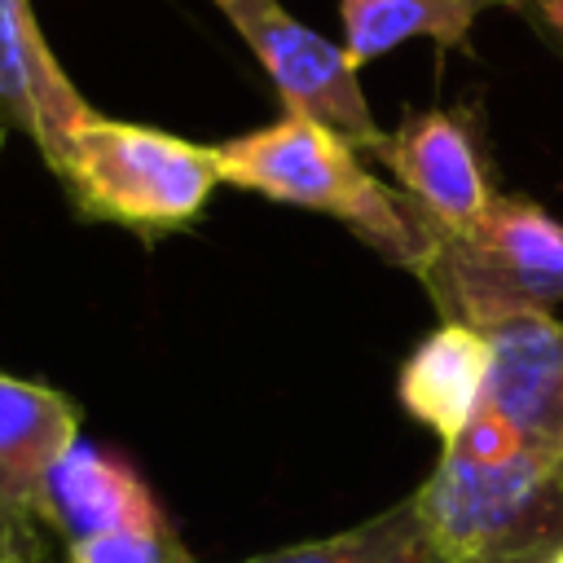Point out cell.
I'll list each match as a JSON object with an SVG mask.
<instances>
[{"label":"cell","instance_id":"obj_1","mask_svg":"<svg viewBox=\"0 0 563 563\" xmlns=\"http://www.w3.org/2000/svg\"><path fill=\"white\" fill-rule=\"evenodd\" d=\"M216 167L220 180L246 194L343 220L374 255L405 273H418L431 255L435 224L400 189L383 185L352 141L308 114L286 110L277 123L220 141Z\"/></svg>","mask_w":563,"mask_h":563},{"label":"cell","instance_id":"obj_8","mask_svg":"<svg viewBox=\"0 0 563 563\" xmlns=\"http://www.w3.org/2000/svg\"><path fill=\"white\" fill-rule=\"evenodd\" d=\"M0 119L9 132L31 136L48 167L66 158L70 136L92 119V106L44 44L31 0H0Z\"/></svg>","mask_w":563,"mask_h":563},{"label":"cell","instance_id":"obj_15","mask_svg":"<svg viewBox=\"0 0 563 563\" xmlns=\"http://www.w3.org/2000/svg\"><path fill=\"white\" fill-rule=\"evenodd\" d=\"M510 9H519L541 35H550L563 48V0H506Z\"/></svg>","mask_w":563,"mask_h":563},{"label":"cell","instance_id":"obj_17","mask_svg":"<svg viewBox=\"0 0 563 563\" xmlns=\"http://www.w3.org/2000/svg\"><path fill=\"white\" fill-rule=\"evenodd\" d=\"M0 563H35V554H9V559H0Z\"/></svg>","mask_w":563,"mask_h":563},{"label":"cell","instance_id":"obj_19","mask_svg":"<svg viewBox=\"0 0 563 563\" xmlns=\"http://www.w3.org/2000/svg\"><path fill=\"white\" fill-rule=\"evenodd\" d=\"M554 563H563V550H559V554H554Z\"/></svg>","mask_w":563,"mask_h":563},{"label":"cell","instance_id":"obj_2","mask_svg":"<svg viewBox=\"0 0 563 563\" xmlns=\"http://www.w3.org/2000/svg\"><path fill=\"white\" fill-rule=\"evenodd\" d=\"M413 506L440 563H554L563 550V457L519 449L501 462H471L440 449Z\"/></svg>","mask_w":563,"mask_h":563},{"label":"cell","instance_id":"obj_9","mask_svg":"<svg viewBox=\"0 0 563 563\" xmlns=\"http://www.w3.org/2000/svg\"><path fill=\"white\" fill-rule=\"evenodd\" d=\"M40 519L57 528L70 545L106 532H132V528H163L167 515L141 471L92 440H75L62 462L48 471L40 488Z\"/></svg>","mask_w":563,"mask_h":563},{"label":"cell","instance_id":"obj_12","mask_svg":"<svg viewBox=\"0 0 563 563\" xmlns=\"http://www.w3.org/2000/svg\"><path fill=\"white\" fill-rule=\"evenodd\" d=\"M506 0H339L343 48L356 66L387 57L405 40H435L440 48H466L479 13Z\"/></svg>","mask_w":563,"mask_h":563},{"label":"cell","instance_id":"obj_18","mask_svg":"<svg viewBox=\"0 0 563 563\" xmlns=\"http://www.w3.org/2000/svg\"><path fill=\"white\" fill-rule=\"evenodd\" d=\"M4 136H9V123H4V119H0V145H4Z\"/></svg>","mask_w":563,"mask_h":563},{"label":"cell","instance_id":"obj_13","mask_svg":"<svg viewBox=\"0 0 563 563\" xmlns=\"http://www.w3.org/2000/svg\"><path fill=\"white\" fill-rule=\"evenodd\" d=\"M246 563H440V554L431 550L413 497H405L356 528H343L321 541H299Z\"/></svg>","mask_w":563,"mask_h":563},{"label":"cell","instance_id":"obj_16","mask_svg":"<svg viewBox=\"0 0 563 563\" xmlns=\"http://www.w3.org/2000/svg\"><path fill=\"white\" fill-rule=\"evenodd\" d=\"M31 523H22V519H13L4 506H0V559H9V554H35L31 550V532H26Z\"/></svg>","mask_w":563,"mask_h":563},{"label":"cell","instance_id":"obj_3","mask_svg":"<svg viewBox=\"0 0 563 563\" xmlns=\"http://www.w3.org/2000/svg\"><path fill=\"white\" fill-rule=\"evenodd\" d=\"M53 176L88 220L119 224L141 238L189 229L220 185L216 145L128 119H106L97 110L70 136Z\"/></svg>","mask_w":563,"mask_h":563},{"label":"cell","instance_id":"obj_11","mask_svg":"<svg viewBox=\"0 0 563 563\" xmlns=\"http://www.w3.org/2000/svg\"><path fill=\"white\" fill-rule=\"evenodd\" d=\"M493 369V343L484 330L440 321L405 361L396 374V400L400 409L440 435V449H449L466 422L475 418L484 387Z\"/></svg>","mask_w":563,"mask_h":563},{"label":"cell","instance_id":"obj_5","mask_svg":"<svg viewBox=\"0 0 563 563\" xmlns=\"http://www.w3.org/2000/svg\"><path fill=\"white\" fill-rule=\"evenodd\" d=\"M211 4L246 40V48L268 70L290 114L317 119L356 150H369L383 136L356 79L361 66L347 57L343 44H330L325 35L303 26L282 0H211Z\"/></svg>","mask_w":563,"mask_h":563},{"label":"cell","instance_id":"obj_6","mask_svg":"<svg viewBox=\"0 0 563 563\" xmlns=\"http://www.w3.org/2000/svg\"><path fill=\"white\" fill-rule=\"evenodd\" d=\"M369 154L435 229H466L501 198L493 189L475 128L457 110H409L369 145Z\"/></svg>","mask_w":563,"mask_h":563},{"label":"cell","instance_id":"obj_4","mask_svg":"<svg viewBox=\"0 0 563 563\" xmlns=\"http://www.w3.org/2000/svg\"><path fill=\"white\" fill-rule=\"evenodd\" d=\"M440 321L493 330L519 312L563 303V220L528 198H497L466 229H435L427 264L413 273Z\"/></svg>","mask_w":563,"mask_h":563},{"label":"cell","instance_id":"obj_10","mask_svg":"<svg viewBox=\"0 0 563 563\" xmlns=\"http://www.w3.org/2000/svg\"><path fill=\"white\" fill-rule=\"evenodd\" d=\"M75 440L79 405L66 391L0 369V506L13 519H40V488Z\"/></svg>","mask_w":563,"mask_h":563},{"label":"cell","instance_id":"obj_14","mask_svg":"<svg viewBox=\"0 0 563 563\" xmlns=\"http://www.w3.org/2000/svg\"><path fill=\"white\" fill-rule=\"evenodd\" d=\"M66 563H198V559L176 541L172 523H163V528H132V532L75 541Z\"/></svg>","mask_w":563,"mask_h":563},{"label":"cell","instance_id":"obj_7","mask_svg":"<svg viewBox=\"0 0 563 563\" xmlns=\"http://www.w3.org/2000/svg\"><path fill=\"white\" fill-rule=\"evenodd\" d=\"M484 334L493 369L479 409L497 413L528 449L563 457V321L554 312H519Z\"/></svg>","mask_w":563,"mask_h":563}]
</instances>
